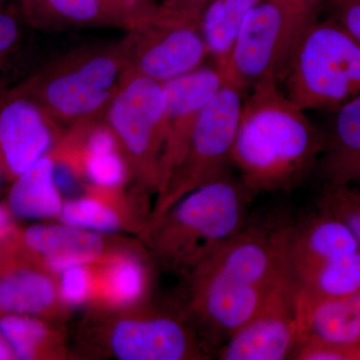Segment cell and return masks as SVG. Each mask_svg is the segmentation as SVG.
Listing matches in <instances>:
<instances>
[{"label": "cell", "instance_id": "6da1fadb", "mask_svg": "<svg viewBox=\"0 0 360 360\" xmlns=\"http://www.w3.org/2000/svg\"><path fill=\"white\" fill-rule=\"evenodd\" d=\"M277 80L251 89L243 101L231 165L251 198L290 191L309 174L324 148V134Z\"/></svg>", "mask_w": 360, "mask_h": 360}, {"label": "cell", "instance_id": "7a4b0ae2", "mask_svg": "<svg viewBox=\"0 0 360 360\" xmlns=\"http://www.w3.org/2000/svg\"><path fill=\"white\" fill-rule=\"evenodd\" d=\"M250 198L227 174L184 194L142 233L162 264L188 274L245 226Z\"/></svg>", "mask_w": 360, "mask_h": 360}, {"label": "cell", "instance_id": "3957f363", "mask_svg": "<svg viewBox=\"0 0 360 360\" xmlns=\"http://www.w3.org/2000/svg\"><path fill=\"white\" fill-rule=\"evenodd\" d=\"M129 79V40L82 47L54 59L18 84L58 127L103 120Z\"/></svg>", "mask_w": 360, "mask_h": 360}, {"label": "cell", "instance_id": "277c9868", "mask_svg": "<svg viewBox=\"0 0 360 360\" xmlns=\"http://www.w3.org/2000/svg\"><path fill=\"white\" fill-rule=\"evenodd\" d=\"M281 82L302 110H338L360 96V44L333 18L317 20L296 45Z\"/></svg>", "mask_w": 360, "mask_h": 360}, {"label": "cell", "instance_id": "5b68a950", "mask_svg": "<svg viewBox=\"0 0 360 360\" xmlns=\"http://www.w3.org/2000/svg\"><path fill=\"white\" fill-rule=\"evenodd\" d=\"M243 94L238 87L225 84L205 106L184 160L158 196L149 221L158 219L184 194L229 174L245 101Z\"/></svg>", "mask_w": 360, "mask_h": 360}, {"label": "cell", "instance_id": "8992f818", "mask_svg": "<svg viewBox=\"0 0 360 360\" xmlns=\"http://www.w3.org/2000/svg\"><path fill=\"white\" fill-rule=\"evenodd\" d=\"M165 110L163 84L150 78L134 77L116 94L104 116L120 143L130 176L142 191L158 194Z\"/></svg>", "mask_w": 360, "mask_h": 360}, {"label": "cell", "instance_id": "52a82bcc", "mask_svg": "<svg viewBox=\"0 0 360 360\" xmlns=\"http://www.w3.org/2000/svg\"><path fill=\"white\" fill-rule=\"evenodd\" d=\"M104 349L120 360L205 359L195 333L174 312L142 303L131 309H94Z\"/></svg>", "mask_w": 360, "mask_h": 360}, {"label": "cell", "instance_id": "ba28073f", "mask_svg": "<svg viewBox=\"0 0 360 360\" xmlns=\"http://www.w3.org/2000/svg\"><path fill=\"white\" fill-rule=\"evenodd\" d=\"M297 44L295 25L285 7L277 0H257L220 70L224 84L245 91L266 80L281 82Z\"/></svg>", "mask_w": 360, "mask_h": 360}, {"label": "cell", "instance_id": "9c48e42d", "mask_svg": "<svg viewBox=\"0 0 360 360\" xmlns=\"http://www.w3.org/2000/svg\"><path fill=\"white\" fill-rule=\"evenodd\" d=\"M127 37L129 78L163 84L198 70L210 54L200 26L160 20L155 14Z\"/></svg>", "mask_w": 360, "mask_h": 360}, {"label": "cell", "instance_id": "30bf717a", "mask_svg": "<svg viewBox=\"0 0 360 360\" xmlns=\"http://www.w3.org/2000/svg\"><path fill=\"white\" fill-rule=\"evenodd\" d=\"M288 232L290 225L272 229L245 226L194 269L212 272L246 285L264 288L281 285L291 281Z\"/></svg>", "mask_w": 360, "mask_h": 360}, {"label": "cell", "instance_id": "8fae6325", "mask_svg": "<svg viewBox=\"0 0 360 360\" xmlns=\"http://www.w3.org/2000/svg\"><path fill=\"white\" fill-rule=\"evenodd\" d=\"M162 84L165 110L158 196L184 160L201 113L225 84L219 68L200 66Z\"/></svg>", "mask_w": 360, "mask_h": 360}, {"label": "cell", "instance_id": "7c38bea8", "mask_svg": "<svg viewBox=\"0 0 360 360\" xmlns=\"http://www.w3.org/2000/svg\"><path fill=\"white\" fill-rule=\"evenodd\" d=\"M60 131L39 103L14 87L0 97V163L4 176L15 179L56 146Z\"/></svg>", "mask_w": 360, "mask_h": 360}, {"label": "cell", "instance_id": "4fadbf2b", "mask_svg": "<svg viewBox=\"0 0 360 360\" xmlns=\"http://www.w3.org/2000/svg\"><path fill=\"white\" fill-rule=\"evenodd\" d=\"M187 276L191 314L213 335L227 338L250 322L277 288L290 283L258 288L198 269Z\"/></svg>", "mask_w": 360, "mask_h": 360}, {"label": "cell", "instance_id": "5bb4252c", "mask_svg": "<svg viewBox=\"0 0 360 360\" xmlns=\"http://www.w3.org/2000/svg\"><path fill=\"white\" fill-rule=\"evenodd\" d=\"M298 345L292 283L277 288L250 322L227 338L222 360L290 359Z\"/></svg>", "mask_w": 360, "mask_h": 360}, {"label": "cell", "instance_id": "9a60e30c", "mask_svg": "<svg viewBox=\"0 0 360 360\" xmlns=\"http://www.w3.org/2000/svg\"><path fill=\"white\" fill-rule=\"evenodd\" d=\"M105 236L63 222L33 224L16 231L11 251L58 276L70 267L96 264L123 246Z\"/></svg>", "mask_w": 360, "mask_h": 360}, {"label": "cell", "instance_id": "2e32d148", "mask_svg": "<svg viewBox=\"0 0 360 360\" xmlns=\"http://www.w3.org/2000/svg\"><path fill=\"white\" fill-rule=\"evenodd\" d=\"M359 250V241L347 225L321 210L302 224L290 225L288 274L295 285L322 265Z\"/></svg>", "mask_w": 360, "mask_h": 360}, {"label": "cell", "instance_id": "e0dca14e", "mask_svg": "<svg viewBox=\"0 0 360 360\" xmlns=\"http://www.w3.org/2000/svg\"><path fill=\"white\" fill-rule=\"evenodd\" d=\"M56 276L11 251L0 274V315L58 319L65 314Z\"/></svg>", "mask_w": 360, "mask_h": 360}, {"label": "cell", "instance_id": "ac0fdd59", "mask_svg": "<svg viewBox=\"0 0 360 360\" xmlns=\"http://www.w3.org/2000/svg\"><path fill=\"white\" fill-rule=\"evenodd\" d=\"M94 309L120 310L146 303L150 286V271L137 251L123 245L101 262L92 264Z\"/></svg>", "mask_w": 360, "mask_h": 360}, {"label": "cell", "instance_id": "d6986e66", "mask_svg": "<svg viewBox=\"0 0 360 360\" xmlns=\"http://www.w3.org/2000/svg\"><path fill=\"white\" fill-rule=\"evenodd\" d=\"M26 25L37 30L120 27L134 30V18L110 0H20Z\"/></svg>", "mask_w": 360, "mask_h": 360}, {"label": "cell", "instance_id": "ffe728a7", "mask_svg": "<svg viewBox=\"0 0 360 360\" xmlns=\"http://www.w3.org/2000/svg\"><path fill=\"white\" fill-rule=\"evenodd\" d=\"M335 112L330 130L324 135L322 179L330 186H360V96Z\"/></svg>", "mask_w": 360, "mask_h": 360}, {"label": "cell", "instance_id": "44dd1931", "mask_svg": "<svg viewBox=\"0 0 360 360\" xmlns=\"http://www.w3.org/2000/svg\"><path fill=\"white\" fill-rule=\"evenodd\" d=\"M295 314L298 343H360V292L311 304L295 302Z\"/></svg>", "mask_w": 360, "mask_h": 360}, {"label": "cell", "instance_id": "7402d4cb", "mask_svg": "<svg viewBox=\"0 0 360 360\" xmlns=\"http://www.w3.org/2000/svg\"><path fill=\"white\" fill-rule=\"evenodd\" d=\"M63 202L49 153L13 180L8 193L9 210L21 219H58Z\"/></svg>", "mask_w": 360, "mask_h": 360}, {"label": "cell", "instance_id": "603a6c76", "mask_svg": "<svg viewBox=\"0 0 360 360\" xmlns=\"http://www.w3.org/2000/svg\"><path fill=\"white\" fill-rule=\"evenodd\" d=\"M58 219L63 224L97 232L112 234L131 225V212L123 200L122 191L86 187L82 195L63 202Z\"/></svg>", "mask_w": 360, "mask_h": 360}, {"label": "cell", "instance_id": "cb8c5ba5", "mask_svg": "<svg viewBox=\"0 0 360 360\" xmlns=\"http://www.w3.org/2000/svg\"><path fill=\"white\" fill-rule=\"evenodd\" d=\"M0 335L14 359H54L65 355L63 335L40 317L0 315Z\"/></svg>", "mask_w": 360, "mask_h": 360}, {"label": "cell", "instance_id": "d4e9b609", "mask_svg": "<svg viewBox=\"0 0 360 360\" xmlns=\"http://www.w3.org/2000/svg\"><path fill=\"white\" fill-rule=\"evenodd\" d=\"M300 304L335 300L360 292V250L329 262L295 285Z\"/></svg>", "mask_w": 360, "mask_h": 360}, {"label": "cell", "instance_id": "484cf974", "mask_svg": "<svg viewBox=\"0 0 360 360\" xmlns=\"http://www.w3.org/2000/svg\"><path fill=\"white\" fill-rule=\"evenodd\" d=\"M257 0H213L200 21V32L215 68L224 70L243 20Z\"/></svg>", "mask_w": 360, "mask_h": 360}, {"label": "cell", "instance_id": "4316f807", "mask_svg": "<svg viewBox=\"0 0 360 360\" xmlns=\"http://www.w3.org/2000/svg\"><path fill=\"white\" fill-rule=\"evenodd\" d=\"M82 167L87 186L103 191H122L130 176L122 149L85 155Z\"/></svg>", "mask_w": 360, "mask_h": 360}, {"label": "cell", "instance_id": "83f0119b", "mask_svg": "<svg viewBox=\"0 0 360 360\" xmlns=\"http://www.w3.org/2000/svg\"><path fill=\"white\" fill-rule=\"evenodd\" d=\"M319 207L343 222L360 246V186L326 184Z\"/></svg>", "mask_w": 360, "mask_h": 360}, {"label": "cell", "instance_id": "f1b7e54d", "mask_svg": "<svg viewBox=\"0 0 360 360\" xmlns=\"http://www.w3.org/2000/svg\"><path fill=\"white\" fill-rule=\"evenodd\" d=\"M58 276L59 296L66 309H75L91 302L94 290L92 264L70 267Z\"/></svg>", "mask_w": 360, "mask_h": 360}, {"label": "cell", "instance_id": "f546056e", "mask_svg": "<svg viewBox=\"0 0 360 360\" xmlns=\"http://www.w3.org/2000/svg\"><path fill=\"white\" fill-rule=\"evenodd\" d=\"M290 359L360 360V343L341 345L326 341H303L298 343Z\"/></svg>", "mask_w": 360, "mask_h": 360}, {"label": "cell", "instance_id": "4dcf8cb0", "mask_svg": "<svg viewBox=\"0 0 360 360\" xmlns=\"http://www.w3.org/2000/svg\"><path fill=\"white\" fill-rule=\"evenodd\" d=\"M22 23L18 4L0 6V97L6 92L2 89V68L20 44Z\"/></svg>", "mask_w": 360, "mask_h": 360}, {"label": "cell", "instance_id": "1f68e13d", "mask_svg": "<svg viewBox=\"0 0 360 360\" xmlns=\"http://www.w3.org/2000/svg\"><path fill=\"white\" fill-rule=\"evenodd\" d=\"M213 0H163L155 15L161 20L191 23L200 27L201 18Z\"/></svg>", "mask_w": 360, "mask_h": 360}, {"label": "cell", "instance_id": "d6a6232c", "mask_svg": "<svg viewBox=\"0 0 360 360\" xmlns=\"http://www.w3.org/2000/svg\"><path fill=\"white\" fill-rule=\"evenodd\" d=\"M277 1L281 2L290 14L298 42H300L305 30L317 20V15L322 4L328 0H277Z\"/></svg>", "mask_w": 360, "mask_h": 360}, {"label": "cell", "instance_id": "836d02e7", "mask_svg": "<svg viewBox=\"0 0 360 360\" xmlns=\"http://www.w3.org/2000/svg\"><path fill=\"white\" fill-rule=\"evenodd\" d=\"M333 18L360 44V0H328Z\"/></svg>", "mask_w": 360, "mask_h": 360}, {"label": "cell", "instance_id": "e575fe53", "mask_svg": "<svg viewBox=\"0 0 360 360\" xmlns=\"http://www.w3.org/2000/svg\"><path fill=\"white\" fill-rule=\"evenodd\" d=\"M110 1L125 9L134 18L135 21L134 30L141 27L150 20L158 4L155 0H110Z\"/></svg>", "mask_w": 360, "mask_h": 360}, {"label": "cell", "instance_id": "d590c367", "mask_svg": "<svg viewBox=\"0 0 360 360\" xmlns=\"http://www.w3.org/2000/svg\"><path fill=\"white\" fill-rule=\"evenodd\" d=\"M11 215L13 213L8 207L0 205V250L9 245L18 231L14 227Z\"/></svg>", "mask_w": 360, "mask_h": 360}, {"label": "cell", "instance_id": "8d00e7d4", "mask_svg": "<svg viewBox=\"0 0 360 360\" xmlns=\"http://www.w3.org/2000/svg\"><path fill=\"white\" fill-rule=\"evenodd\" d=\"M14 359L13 352L6 341L0 335V360Z\"/></svg>", "mask_w": 360, "mask_h": 360}, {"label": "cell", "instance_id": "74e56055", "mask_svg": "<svg viewBox=\"0 0 360 360\" xmlns=\"http://www.w3.org/2000/svg\"><path fill=\"white\" fill-rule=\"evenodd\" d=\"M6 251L0 250V274L4 269V264H6Z\"/></svg>", "mask_w": 360, "mask_h": 360}, {"label": "cell", "instance_id": "f35d334b", "mask_svg": "<svg viewBox=\"0 0 360 360\" xmlns=\"http://www.w3.org/2000/svg\"><path fill=\"white\" fill-rule=\"evenodd\" d=\"M20 0H0V6H8V4H18Z\"/></svg>", "mask_w": 360, "mask_h": 360}, {"label": "cell", "instance_id": "ab89813d", "mask_svg": "<svg viewBox=\"0 0 360 360\" xmlns=\"http://www.w3.org/2000/svg\"><path fill=\"white\" fill-rule=\"evenodd\" d=\"M2 175H4V169H2L1 163H0V177H1Z\"/></svg>", "mask_w": 360, "mask_h": 360}]
</instances>
